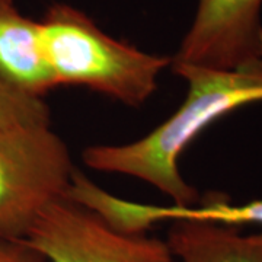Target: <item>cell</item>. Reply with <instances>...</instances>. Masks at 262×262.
<instances>
[{"label":"cell","instance_id":"1","mask_svg":"<svg viewBox=\"0 0 262 262\" xmlns=\"http://www.w3.org/2000/svg\"><path fill=\"white\" fill-rule=\"evenodd\" d=\"M187 83L178 110L149 134L122 144H95L83 150L88 168L144 181L175 206H194L200 200L179 170V159L196 137L236 110L262 102V60L230 70L170 64Z\"/></svg>","mask_w":262,"mask_h":262},{"label":"cell","instance_id":"2","mask_svg":"<svg viewBox=\"0 0 262 262\" xmlns=\"http://www.w3.org/2000/svg\"><path fill=\"white\" fill-rule=\"evenodd\" d=\"M41 47L54 86H83L127 106L158 91L172 57L146 53L103 32L82 10L50 6L39 20Z\"/></svg>","mask_w":262,"mask_h":262},{"label":"cell","instance_id":"3","mask_svg":"<svg viewBox=\"0 0 262 262\" xmlns=\"http://www.w3.org/2000/svg\"><path fill=\"white\" fill-rule=\"evenodd\" d=\"M75 172L51 125L0 131V239H27L44 210L64 198Z\"/></svg>","mask_w":262,"mask_h":262},{"label":"cell","instance_id":"4","mask_svg":"<svg viewBox=\"0 0 262 262\" xmlns=\"http://www.w3.org/2000/svg\"><path fill=\"white\" fill-rule=\"evenodd\" d=\"M25 241L48 262H178L168 241L122 233L66 196L44 210Z\"/></svg>","mask_w":262,"mask_h":262},{"label":"cell","instance_id":"5","mask_svg":"<svg viewBox=\"0 0 262 262\" xmlns=\"http://www.w3.org/2000/svg\"><path fill=\"white\" fill-rule=\"evenodd\" d=\"M262 60V0H198L172 64L230 70Z\"/></svg>","mask_w":262,"mask_h":262},{"label":"cell","instance_id":"6","mask_svg":"<svg viewBox=\"0 0 262 262\" xmlns=\"http://www.w3.org/2000/svg\"><path fill=\"white\" fill-rule=\"evenodd\" d=\"M110 225L117 230L130 234L147 233L153 226L163 222H203L213 225L258 226L262 229V200H252L242 204H233L229 196L210 192L200 196L194 206H150L110 196L103 207Z\"/></svg>","mask_w":262,"mask_h":262},{"label":"cell","instance_id":"7","mask_svg":"<svg viewBox=\"0 0 262 262\" xmlns=\"http://www.w3.org/2000/svg\"><path fill=\"white\" fill-rule=\"evenodd\" d=\"M0 76L34 98L44 99L56 89L42 54L39 20L25 16L16 0H0Z\"/></svg>","mask_w":262,"mask_h":262},{"label":"cell","instance_id":"8","mask_svg":"<svg viewBox=\"0 0 262 262\" xmlns=\"http://www.w3.org/2000/svg\"><path fill=\"white\" fill-rule=\"evenodd\" d=\"M168 244L178 262H262V230L203 222H173Z\"/></svg>","mask_w":262,"mask_h":262},{"label":"cell","instance_id":"9","mask_svg":"<svg viewBox=\"0 0 262 262\" xmlns=\"http://www.w3.org/2000/svg\"><path fill=\"white\" fill-rule=\"evenodd\" d=\"M51 125L44 99L20 92L0 76V131Z\"/></svg>","mask_w":262,"mask_h":262},{"label":"cell","instance_id":"10","mask_svg":"<svg viewBox=\"0 0 262 262\" xmlns=\"http://www.w3.org/2000/svg\"><path fill=\"white\" fill-rule=\"evenodd\" d=\"M0 262H48L42 253L25 241L0 239Z\"/></svg>","mask_w":262,"mask_h":262}]
</instances>
